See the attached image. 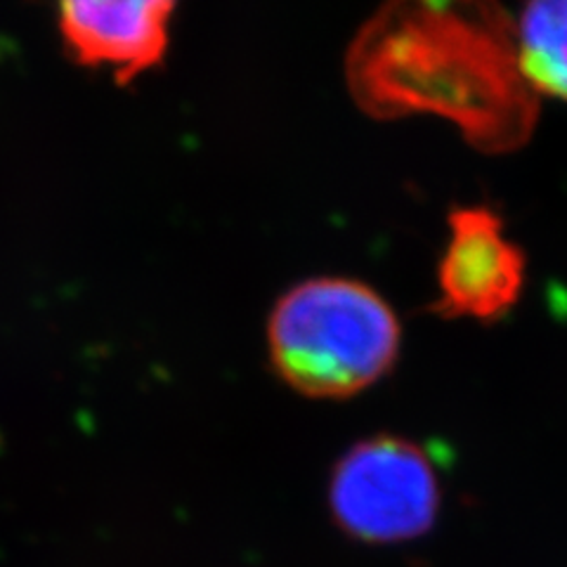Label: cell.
<instances>
[{
  "label": "cell",
  "instance_id": "1",
  "mask_svg": "<svg viewBox=\"0 0 567 567\" xmlns=\"http://www.w3.org/2000/svg\"><path fill=\"white\" fill-rule=\"evenodd\" d=\"M464 6H388L360 29L348 50L346 79L362 110L371 116H404L433 112L456 121L471 140L483 142L489 131L485 112L489 91L499 97L532 104L537 95L523 74L489 76L516 69V39L508 22L473 17Z\"/></svg>",
  "mask_w": 567,
  "mask_h": 567
},
{
  "label": "cell",
  "instance_id": "2",
  "mask_svg": "<svg viewBox=\"0 0 567 567\" xmlns=\"http://www.w3.org/2000/svg\"><path fill=\"white\" fill-rule=\"evenodd\" d=\"M402 329L388 300L364 281L306 279L284 293L268 319L277 377L298 395L343 400L393 369Z\"/></svg>",
  "mask_w": 567,
  "mask_h": 567
},
{
  "label": "cell",
  "instance_id": "3",
  "mask_svg": "<svg viewBox=\"0 0 567 567\" xmlns=\"http://www.w3.org/2000/svg\"><path fill=\"white\" fill-rule=\"evenodd\" d=\"M329 508L336 525L364 544L425 535L440 511V481L429 452L398 435L358 442L331 473Z\"/></svg>",
  "mask_w": 567,
  "mask_h": 567
},
{
  "label": "cell",
  "instance_id": "4",
  "mask_svg": "<svg viewBox=\"0 0 567 567\" xmlns=\"http://www.w3.org/2000/svg\"><path fill=\"white\" fill-rule=\"evenodd\" d=\"M525 256L485 206L450 213V241L437 268V312L489 322L506 315L523 291Z\"/></svg>",
  "mask_w": 567,
  "mask_h": 567
},
{
  "label": "cell",
  "instance_id": "5",
  "mask_svg": "<svg viewBox=\"0 0 567 567\" xmlns=\"http://www.w3.org/2000/svg\"><path fill=\"white\" fill-rule=\"evenodd\" d=\"M173 10L166 0L62 3L58 29L79 64L110 69L118 83H128L164 62Z\"/></svg>",
  "mask_w": 567,
  "mask_h": 567
},
{
  "label": "cell",
  "instance_id": "6",
  "mask_svg": "<svg viewBox=\"0 0 567 567\" xmlns=\"http://www.w3.org/2000/svg\"><path fill=\"white\" fill-rule=\"evenodd\" d=\"M516 52L532 91L567 102V0H542L523 10Z\"/></svg>",
  "mask_w": 567,
  "mask_h": 567
}]
</instances>
